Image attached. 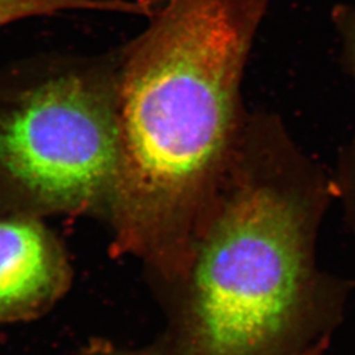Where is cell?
<instances>
[{
	"instance_id": "1",
	"label": "cell",
	"mask_w": 355,
	"mask_h": 355,
	"mask_svg": "<svg viewBox=\"0 0 355 355\" xmlns=\"http://www.w3.org/2000/svg\"><path fill=\"white\" fill-rule=\"evenodd\" d=\"M268 0H165L114 76V255L189 274L239 152L242 80Z\"/></svg>"
},
{
	"instance_id": "2",
	"label": "cell",
	"mask_w": 355,
	"mask_h": 355,
	"mask_svg": "<svg viewBox=\"0 0 355 355\" xmlns=\"http://www.w3.org/2000/svg\"><path fill=\"white\" fill-rule=\"evenodd\" d=\"M333 180L277 114H249L189 270L193 355H296L346 297L318 261Z\"/></svg>"
},
{
	"instance_id": "3",
	"label": "cell",
	"mask_w": 355,
	"mask_h": 355,
	"mask_svg": "<svg viewBox=\"0 0 355 355\" xmlns=\"http://www.w3.org/2000/svg\"><path fill=\"white\" fill-rule=\"evenodd\" d=\"M119 166L114 76L55 69L0 83V203L20 214L110 211Z\"/></svg>"
},
{
	"instance_id": "4",
	"label": "cell",
	"mask_w": 355,
	"mask_h": 355,
	"mask_svg": "<svg viewBox=\"0 0 355 355\" xmlns=\"http://www.w3.org/2000/svg\"><path fill=\"white\" fill-rule=\"evenodd\" d=\"M70 280L62 246L37 216L0 214V322L51 308Z\"/></svg>"
},
{
	"instance_id": "5",
	"label": "cell",
	"mask_w": 355,
	"mask_h": 355,
	"mask_svg": "<svg viewBox=\"0 0 355 355\" xmlns=\"http://www.w3.org/2000/svg\"><path fill=\"white\" fill-rule=\"evenodd\" d=\"M334 21L340 33L343 55L355 85V7H341L334 12ZM336 199L343 205L346 227L355 243V128L343 149L338 171L331 178Z\"/></svg>"
},
{
	"instance_id": "6",
	"label": "cell",
	"mask_w": 355,
	"mask_h": 355,
	"mask_svg": "<svg viewBox=\"0 0 355 355\" xmlns=\"http://www.w3.org/2000/svg\"><path fill=\"white\" fill-rule=\"evenodd\" d=\"M146 0H0V26L66 11L146 13Z\"/></svg>"
},
{
	"instance_id": "7",
	"label": "cell",
	"mask_w": 355,
	"mask_h": 355,
	"mask_svg": "<svg viewBox=\"0 0 355 355\" xmlns=\"http://www.w3.org/2000/svg\"><path fill=\"white\" fill-rule=\"evenodd\" d=\"M330 343V336H327L324 338H321L318 343L312 345L311 347H308L304 352L299 353L296 355H324L325 352L328 350Z\"/></svg>"
}]
</instances>
